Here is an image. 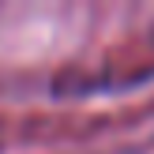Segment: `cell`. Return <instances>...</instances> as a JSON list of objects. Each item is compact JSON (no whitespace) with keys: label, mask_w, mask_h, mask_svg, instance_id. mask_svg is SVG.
<instances>
[]
</instances>
